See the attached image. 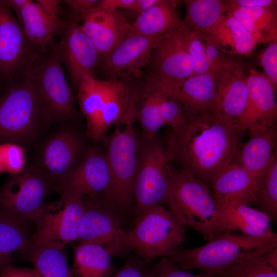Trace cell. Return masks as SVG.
I'll return each mask as SVG.
<instances>
[{
    "instance_id": "obj_27",
    "label": "cell",
    "mask_w": 277,
    "mask_h": 277,
    "mask_svg": "<svg viewBox=\"0 0 277 277\" xmlns=\"http://www.w3.org/2000/svg\"><path fill=\"white\" fill-rule=\"evenodd\" d=\"M14 12L31 43L41 55L48 53L55 44L56 32L65 25L46 14L35 1L29 0Z\"/></svg>"
},
{
    "instance_id": "obj_38",
    "label": "cell",
    "mask_w": 277,
    "mask_h": 277,
    "mask_svg": "<svg viewBox=\"0 0 277 277\" xmlns=\"http://www.w3.org/2000/svg\"><path fill=\"white\" fill-rule=\"evenodd\" d=\"M186 27L188 49L195 64L193 75L204 73L206 46L204 35L199 31Z\"/></svg>"
},
{
    "instance_id": "obj_12",
    "label": "cell",
    "mask_w": 277,
    "mask_h": 277,
    "mask_svg": "<svg viewBox=\"0 0 277 277\" xmlns=\"http://www.w3.org/2000/svg\"><path fill=\"white\" fill-rule=\"evenodd\" d=\"M54 185L35 165L26 166L0 189V210L17 219L31 222Z\"/></svg>"
},
{
    "instance_id": "obj_7",
    "label": "cell",
    "mask_w": 277,
    "mask_h": 277,
    "mask_svg": "<svg viewBox=\"0 0 277 277\" xmlns=\"http://www.w3.org/2000/svg\"><path fill=\"white\" fill-rule=\"evenodd\" d=\"M170 161L158 136L138 142V164L133 196L135 219L149 208L168 203Z\"/></svg>"
},
{
    "instance_id": "obj_16",
    "label": "cell",
    "mask_w": 277,
    "mask_h": 277,
    "mask_svg": "<svg viewBox=\"0 0 277 277\" xmlns=\"http://www.w3.org/2000/svg\"><path fill=\"white\" fill-rule=\"evenodd\" d=\"M87 149H84L83 141L76 132L70 128H62L45 140L35 165L55 188L77 166Z\"/></svg>"
},
{
    "instance_id": "obj_3",
    "label": "cell",
    "mask_w": 277,
    "mask_h": 277,
    "mask_svg": "<svg viewBox=\"0 0 277 277\" xmlns=\"http://www.w3.org/2000/svg\"><path fill=\"white\" fill-rule=\"evenodd\" d=\"M168 205L185 226L208 241L226 233L221 215L206 183L185 170L169 166Z\"/></svg>"
},
{
    "instance_id": "obj_29",
    "label": "cell",
    "mask_w": 277,
    "mask_h": 277,
    "mask_svg": "<svg viewBox=\"0 0 277 277\" xmlns=\"http://www.w3.org/2000/svg\"><path fill=\"white\" fill-rule=\"evenodd\" d=\"M277 5L266 7L230 8L227 14L246 29L257 45L277 39Z\"/></svg>"
},
{
    "instance_id": "obj_39",
    "label": "cell",
    "mask_w": 277,
    "mask_h": 277,
    "mask_svg": "<svg viewBox=\"0 0 277 277\" xmlns=\"http://www.w3.org/2000/svg\"><path fill=\"white\" fill-rule=\"evenodd\" d=\"M147 277H213V275L208 273H191L181 269L168 257L165 256L149 268Z\"/></svg>"
},
{
    "instance_id": "obj_37",
    "label": "cell",
    "mask_w": 277,
    "mask_h": 277,
    "mask_svg": "<svg viewBox=\"0 0 277 277\" xmlns=\"http://www.w3.org/2000/svg\"><path fill=\"white\" fill-rule=\"evenodd\" d=\"M264 255L246 256L213 277H277V271L267 263Z\"/></svg>"
},
{
    "instance_id": "obj_2",
    "label": "cell",
    "mask_w": 277,
    "mask_h": 277,
    "mask_svg": "<svg viewBox=\"0 0 277 277\" xmlns=\"http://www.w3.org/2000/svg\"><path fill=\"white\" fill-rule=\"evenodd\" d=\"M53 123L30 73L0 98V141L28 146Z\"/></svg>"
},
{
    "instance_id": "obj_28",
    "label": "cell",
    "mask_w": 277,
    "mask_h": 277,
    "mask_svg": "<svg viewBox=\"0 0 277 277\" xmlns=\"http://www.w3.org/2000/svg\"><path fill=\"white\" fill-rule=\"evenodd\" d=\"M229 55H246L257 46L246 29L235 18L226 14L211 29L202 33Z\"/></svg>"
},
{
    "instance_id": "obj_1",
    "label": "cell",
    "mask_w": 277,
    "mask_h": 277,
    "mask_svg": "<svg viewBox=\"0 0 277 277\" xmlns=\"http://www.w3.org/2000/svg\"><path fill=\"white\" fill-rule=\"evenodd\" d=\"M165 145L170 162L210 183L234 160L246 130L214 112L191 114L170 129Z\"/></svg>"
},
{
    "instance_id": "obj_9",
    "label": "cell",
    "mask_w": 277,
    "mask_h": 277,
    "mask_svg": "<svg viewBox=\"0 0 277 277\" xmlns=\"http://www.w3.org/2000/svg\"><path fill=\"white\" fill-rule=\"evenodd\" d=\"M187 31L183 23L154 48L144 71L149 86L173 87L194 75L195 64L188 49Z\"/></svg>"
},
{
    "instance_id": "obj_45",
    "label": "cell",
    "mask_w": 277,
    "mask_h": 277,
    "mask_svg": "<svg viewBox=\"0 0 277 277\" xmlns=\"http://www.w3.org/2000/svg\"><path fill=\"white\" fill-rule=\"evenodd\" d=\"M226 2L228 9L230 8L266 7L277 5L276 0H226Z\"/></svg>"
},
{
    "instance_id": "obj_42",
    "label": "cell",
    "mask_w": 277,
    "mask_h": 277,
    "mask_svg": "<svg viewBox=\"0 0 277 277\" xmlns=\"http://www.w3.org/2000/svg\"><path fill=\"white\" fill-rule=\"evenodd\" d=\"M148 263L140 258L131 256L124 265L110 277H147Z\"/></svg>"
},
{
    "instance_id": "obj_33",
    "label": "cell",
    "mask_w": 277,
    "mask_h": 277,
    "mask_svg": "<svg viewBox=\"0 0 277 277\" xmlns=\"http://www.w3.org/2000/svg\"><path fill=\"white\" fill-rule=\"evenodd\" d=\"M186 15L183 23L201 33L211 29L226 14V0H185Z\"/></svg>"
},
{
    "instance_id": "obj_25",
    "label": "cell",
    "mask_w": 277,
    "mask_h": 277,
    "mask_svg": "<svg viewBox=\"0 0 277 277\" xmlns=\"http://www.w3.org/2000/svg\"><path fill=\"white\" fill-rule=\"evenodd\" d=\"M180 1L158 0L130 24L127 37L141 35L161 40L183 24L177 11Z\"/></svg>"
},
{
    "instance_id": "obj_36",
    "label": "cell",
    "mask_w": 277,
    "mask_h": 277,
    "mask_svg": "<svg viewBox=\"0 0 277 277\" xmlns=\"http://www.w3.org/2000/svg\"><path fill=\"white\" fill-rule=\"evenodd\" d=\"M259 210L267 214L271 221L277 217V154L261 178L256 193Z\"/></svg>"
},
{
    "instance_id": "obj_46",
    "label": "cell",
    "mask_w": 277,
    "mask_h": 277,
    "mask_svg": "<svg viewBox=\"0 0 277 277\" xmlns=\"http://www.w3.org/2000/svg\"><path fill=\"white\" fill-rule=\"evenodd\" d=\"M0 277H41L35 269L9 266L0 272Z\"/></svg>"
},
{
    "instance_id": "obj_4",
    "label": "cell",
    "mask_w": 277,
    "mask_h": 277,
    "mask_svg": "<svg viewBox=\"0 0 277 277\" xmlns=\"http://www.w3.org/2000/svg\"><path fill=\"white\" fill-rule=\"evenodd\" d=\"M276 247V236L253 237L226 233L197 248H179L167 257L185 270L198 269L203 273L216 275L246 256L264 254Z\"/></svg>"
},
{
    "instance_id": "obj_49",
    "label": "cell",
    "mask_w": 277,
    "mask_h": 277,
    "mask_svg": "<svg viewBox=\"0 0 277 277\" xmlns=\"http://www.w3.org/2000/svg\"><path fill=\"white\" fill-rule=\"evenodd\" d=\"M158 0H135L131 7L126 11L133 16H135V19L141 14L143 13L151 6L157 2Z\"/></svg>"
},
{
    "instance_id": "obj_20",
    "label": "cell",
    "mask_w": 277,
    "mask_h": 277,
    "mask_svg": "<svg viewBox=\"0 0 277 277\" xmlns=\"http://www.w3.org/2000/svg\"><path fill=\"white\" fill-rule=\"evenodd\" d=\"M245 110L239 121L245 130L276 127V91L263 73L250 68Z\"/></svg>"
},
{
    "instance_id": "obj_47",
    "label": "cell",
    "mask_w": 277,
    "mask_h": 277,
    "mask_svg": "<svg viewBox=\"0 0 277 277\" xmlns=\"http://www.w3.org/2000/svg\"><path fill=\"white\" fill-rule=\"evenodd\" d=\"M43 12L54 20L61 22L59 18L60 3L58 0H36Z\"/></svg>"
},
{
    "instance_id": "obj_22",
    "label": "cell",
    "mask_w": 277,
    "mask_h": 277,
    "mask_svg": "<svg viewBox=\"0 0 277 277\" xmlns=\"http://www.w3.org/2000/svg\"><path fill=\"white\" fill-rule=\"evenodd\" d=\"M218 67L208 72L193 75L175 86L153 88L146 85L178 101L188 113L214 112L216 101L214 75Z\"/></svg>"
},
{
    "instance_id": "obj_8",
    "label": "cell",
    "mask_w": 277,
    "mask_h": 277,
    "mask_svg": "<svg viewBox=\"0 0 277 277\" xmlns=\"http://www.w3.org/2000/svg\"><path fill=\"white\" fill-rule=\"evenodd\" d=\"M82 197L62 195L54 202L44 204L31 222L35 226L32 244L63 249L77 239L83 214Z\"/></svg>"
},
{
    "instance_id": "obj_48",
    "label": "cell",
    "mask_w": 277,
    "mask_h": 277,
    "mask_svg": "<svg viewBox=\"0 0 277 277\" xmlns=\"http://www.w3.org/2000/svg\"><path fill=\"white\" fill-rule=\"evenodd\" d=\"M135 0H100L96 8L109 10L130 9Z\"/></svg>"
},
{
    "instance_id": "obj_13",
    "label": "cell",
    "mask_w": 277,
    "mask_h": 277,
    "mask_svg": "<svg viewBox=\"0 0 277 277\" xmlns=\"http://www.w3.org/2000/svg\"><path fill=\"white\" fill-rule=\"evenodd\" d=\"M30 74L54 123L77 117L74 96L63 71L56 44L42 57Z\"/></svg>"
},
{
    "instance_id": "obj_34",
    "label": "cell",
    "mask_w": 277,
    "mask_h": 277,
    "mask_svg": "<svg viewBox=\"0 0 277 277\" xmlns=\"http://www.w3.org/2000/svg\"><path fill=\"white\" fill-rule=\"evenodd\" d=\"M23 251L41 277H73L63 249L31 244Z\"/></svg>"
},
{
    "instance_id": "obj_24",
    "label": "cell",
    "mask_w": 277,
    "mask_h": 277,
    "mask_svg": "<svg viewBox=\"0 0 277 277\" xmlns=\"http://www.w3.org/2000/svg\"><path fill=\"white\" fill-rule=\"evenodd\" d=\"M233 160L259 182L276 155V127L249 131Z\"/></svg>"
},
{
    "instance_id": "obj_35",
    "label": "cell",
    "mask_w": 277,
    "mask_h": 277,
    "mask_svg": "<svg viewBox=\"0 0 277 277\" xmlns=\"http://www.w3.org/2000/svg\"><path fill=\"white\" fill-rule=\"evenodd\" d=\"M162 94L148 87L145 82L137 104L136 118L142 129L143 138L153 139L164 124L161 111Z\"/></svg>"
},
{
    "instance_id": "obj_23",
    "label": "cell",
    "mask_w": 277,
    "mask_h": 277,
    "mask_svg": "<svg viewBox=\"0 0 277 277\" xmlns=\"http://www.w3.org/2000/svg\"><path fill=\"white\" fill-rule=\"evenodd\" d=\"M260 182L232 161L219 171L210 182L217 207L233 202H256Z\"/></svg>"
},
{
    "instance_id": "obj_31",
    "label": "cell",
    "mask_w": 277,
    "mask_h": 277,
    "mask_svg": "<svg viewBox=\"0 0 277 277\" xmlns=\"http://www.w3.org/2000/svg\"><path fill=\"white\" fill-rule=\"evenodd\" d=\"M26 223L0 210V272L11 265L15 251H24L32 244Z\"/></svg>"
},
{
    "instance_id": "obj_11",
    "label": "cell",
    "mask_w": 277,
    "mask_h": 277,
    "mask_svg": "<svg viewBox=\"0 0 277 277\" xmlns=\"http://www.w3.org/2000/svg\"><path fill=\"white\" fill-rule=\"evenodd\" d=\"M44 55L28 39L6 0H0V77L9 84L23 78Z\"/></svg>"
},
{
    "instance_id": "obj_41",
    "label": "cell",
    "mask_w": 277,
    "mask_h": 277,
    "mask_svg": "<svg viewBox=\"0 0 277 277\" xmlns=\"http://www.w3.org/2000/svg\"><path fill=\"white\" fill-rule=\"evenodd\" d=\"M264 74L274 89L277 90V39L269 43L260 56Z\"/></svg>"
},
{
    "instance_id": "obj_6",
    "label": "cell",
    "mask_w": 277,
    "mask_h": 277,
    "mask_svg": "<svg viewBox=\"0 0 277 277\" xmlns=\"http://www.w3.org/2000/svg\"><path fill=\"white\" fill-rule=\"evenodd\" d=\"M185 226L162 204L154 206L135 219L127 231L129 244L138 258L149 263L170 255L183 243Z\"/></svg>"
},
{
    "instance_id": "obj_40",
    "label": "cell",
    "mask_w": 277,
    "mask_h": 277,
    "mask_svg": "<svg viewBox=\"0 0 277 277\" xmlns=\"http://www.w3.org/2000/svg\"><path fill=\"white\" fill-rule=\"evenodd\" d=\"M4 170L13 174L21 172L26 166L25 154L23 147L13 143L1 146Z\"/></svg>"
},
{
    "instance_id": "obj_19",
    "label": "cell",
    "mask_w": 277,
    "mask_h": 277,
    "mask_svg": "<svg viewBox=\"0 0 277 277\" xmlns=\"http://www.w3.org/2000/svg\"><path fill=\"white\" fill-rule=\"evenodd\" d=\"M110 183V172L104 151L93 146L87 148L79 163L54 190L61 196L102 195Z\"/></svg>"
},
{
    "instance_id": "obj_18",
    "label": "cell",
    "mask_w": 277,
    "mask_h": 277,
    "mask_svg": "<svg viewBox=\"0 0 277 277\" xmlns=\"http://www.w3.org/2000/svg\"><path fill=\"white\" fill-rule=\"evenodd\" d=\"M161 40L141 35L127 37L101 56L96 72L105 80L139 75Z\"/></svg>"
},
{
    "instance_id": "obj_21",
    "label": "cell",
    "mask_w": 277,
    "mask_h": 277,
    "mask_svg": "<svg viewBox=\"0 0 277 277\" xmlns=\"http://www.w3.org/2000/svg\"><path fill=\"white\" fill-rule=\"evenodd\" d=\"M80 23L101 56L123 41L130 27L120 11L101 9L96 7L83 15Z\"/></svg>"
},
{
    "instance_id": "obj_15",
    "label": "cell",
    "mask_w": 277,
    "mask_h": 277,
    "mask_svg": "<svg viewBox=\"0 0 277 277\" xmlns=\"http://www.w3.org/2000/svg\"><path fill=\"white\" fill-rule=\"evenodd\" d=\"M249 69L236 55H228L215 71L216 101L214 113L238 123L247 104Z\"/></svg>"
},
{
    "instance_id": "obj_44",
    "label": "cell",
    "mask_w": 277,
    "mask_h": 277,
    "mask_svg": "<svg viewBox=\"0 0 277 277\" xmlns=\"http://www.w3.org/2000/svg\"><path fill=\"white\" fill-rule=\"evenodd\" d=\"M63 2L68 8L69 18L80 22V17L95 8L100 0H65Z\"/></svg>"
},
{
    "instance_id": "obj_32",
    "label": "cell",
    "mask_w": 277,
    "mask_h": 277,
    "mask_svg": "<svg viewBox=\"0 0 277 277\" xmlns=\"http://www.w3.org/2000/svg\"><path fill=\"white\" fill-rule=\"evenodd\" d=\"M80 109L87 121V136L92 138L100 115L105 92V81L85 76L77 89Z\"/></svg>"
},
{
    "instance_id": "obj_14",
    "label": "cell",
    "mask_w": 277,
    "mask_h": 277,
    "mask_svg": "<svg viewBox=\"0 0 277 277\" xmlns=\"http://www.w3.org/2000/svg\"><path fill=\"white\" fill-rule=\"evenodd\" d=\"M144 71L137 76L105 80V92L102 107L94 135V144L101 142L109 128L134 124Z\"/></svg>"
},
{
    "instance_id": "obj_5",
    "label": "cell",
    "mask_w": 277,
    "mask_h": 277,
    "mask_svg": "<svg viewBox=\"0 0 277 277\" xmlns=\"http://www.w3.org/2000/svg\"><path fill=\"white\" fill-rule=\"evenodd\" d=\"M110 172V183L101 196L120 214L131 208L138 164V141L133 124L116 127L101 141Z\"/></svg>"
},
{
    "instance_id": "obj_50",
    "label": "cell",
    "mask_w": 277,
    "mask_h": 277,
    "mask_svg": "<svg viewBox=\"0 0 277 277\" xmlns=\"http://www.w3.org/2000/svg\"><path fill=\"white\" fill-rule=\"evenodd\" d=\"M264 256L267 263L277 271V247L265 253Z\"/></svg>"
},
{
    "instance_id": "obj_43",
    "label": "cell",
    "mask_w": 277,
    "mask_h": 277,
    "mask_svg": "<svg viewBox=\"0 0 277 277\" xmlns=\"http://www.w3.org/2000/svg\"><path fill=\"white\" fill-rule=\"evenodd\" d=\"M204 35L206 41L205 71L206 73L218 67L228 55L221 50L208 36Z\"/></svg>"
},
{
    "instance_id": "obj_17",
    "label": "cell",
    "mask_w": 277,
    "mask_h": 277,
    "mask_svg": "<svg viewBox=\"0 0 277 277\" xmlns=\"http://www.w3.org/2000/svg\"><path fill=\"white\" fill-rule=\"evenodd\" d=\"M63 31L57 52L77 90L85 76H94L101 55L77 21L69 18Z\"/></svg>"
},
{
    "instance_id": "obj_30",
    "label": "cell",
    "mask_w": 277,
    "mask_h": 277,
    "mask_svg": "<svg viewBox=\"0 0 277 277\" xmlns=\"http://www.w3.org/2000/svg\"><path fill=\"white\" fill-rule=\"evenodd\" d=\"M111 256L101 245L80 243L74 249L73 277H110L113 271Z\"/></svg>"
},
{
    "instance_id": "obj_10",
    "label": "cell",
    "mask_w": 277,
    "mask_h": 277,
    "mask_svg": "<svg viewBox=\"0 0 277 277\" xmlns=\"http://www.w3.org/2000/svg\"><path fill=\"white\" fill-rule=\"evenodd\" d=\"M82 199L83 214L76 241L101 245L112 256H127L132 249L118 211L101 195H86Z\"/></svg>"
},
{
    "instance_id": "obj_51",
    "label": "cell",
    "mask_w": 277,
    "mask_h": 277,
    "mask_svg": "<svg viewBox=\"0 0 277 277\" xmlns=\"http://www.w3.org/2000/svg\"><path fill=\"white\" fill-rule=\"evenodd\" d=\"M4 170L3 154L1 146H0V171Z\"/></svg>"
},
{
    "instance_id": "obj_26",
    "label": "cell",
    "mask_w": 277,
    "mask_h": 277,
    "mask_svg": "<svg viewBox=\"0 0 277 277\" xmlns=\"http://www.w3.org/2000/svg\"><path fill=\"white\" fill-rule=\"evenodd\" d=\"M226 233L235 230L243 235L253 237H273L276 234L271 227V220L265 213L241 201L217 206Z\"/></svg>"
}]
</instances>
